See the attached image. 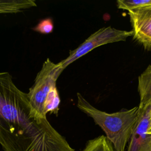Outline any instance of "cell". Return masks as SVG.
Masks as SVG:
<instances>
[{
    "mask_svg": "<svg viewBox=\"0 0 151 151\" xmlns=\"http://www.w3.org/2000/svg\"><path fill=\"white\" fill-rule=\"evenodd\" d=\"M77 96L78 108L102 129L114 150L124 151L139 116V106L109 113L94 107L80 93Z\"/></svg>",
    "mask_w": 151,
    "mask_h": 151,
    "instance_id": "1",
    "label": "cell"
},
{
    "mask_svg": "<svg viewBox=\"0 0 151 151\" xmlns=\"http://www.w3.org/2000/svg\"><path fill=\"white\" fill-rule=\"evenodd\" d=\"M64 70L60 63L55 64L47 58L27 93L32 106L44 117L48 113L57 116L60 98L56 81Z\"/></svg>",
    "mask_w": 151,
    "mask_h": 151,
    "instance_id": "2",
    "label": "cell"
},
{
    "mask_svg": "<svg viewBox=\"0 0 151 151\" xmlns=\"http://www.w3.org/2000/svg\"><path fill=\"white\" fill-rule=\"evenodd\" d=\"M132 35V30L117 29L110 26L103 27L92 34L77 48L70 51L68 57L60 63L65 69L69 64L94 48L107 44L124 41Z\"/></svg>",
    "mask_w": 151,
    "mask_h": 151,
    "instance_id": "3",
    "label": "cell"
},
{
    "mask_svg": "<svg viewBox=\"0 0 151 151\" xmlns=\"http://www.w3.org/2000/svg\"><path fill=\"white\" fill-rule=\"evenodd\" d=\"M150 115V105L139 107V116L129 139L127 151H151V134L148 133Z\"/></svg>",
    "mask_w": 151,
    "mask_h": 151,
    "instance_id": "4",
    "label": "cell"
},
{
    "mask_svg": "<svg viewBox=\"0 0 151 151\" xmlns=\"http://www.w3.org/2000/svg\"><path fill=\"white\" fill-rule=\"evenodd\" d=\"M134 40L145 48H151V5L128 11Z\"/></svg>",
    "mask_w": 151,
    "mask_h": 151,
    "instance_id": "5",
    "label": "cell"
},
{
    "mask_svg": "<svg viewBox=\"0 0 151 151\" xmlns=\"http://www.w3.org/2000/svg\"><path fill=\"white\" fill-rule=\"evenodd\" d=\"M137 84L140 97L139 107H147L151 101V65H148L139 76Z\"/></svg>",
    "mask_w": 151,
    "mask_h": 151,
    "instance_id": "6",
    "label": "cell"
},
{
    "mask_svg": "<svg viewBox=\"0 0 151 151\" xmlns=\"http://www.w3.org/2000/svg\"><path fill=\"white\" fill-rule=\"evenodd\" d=\"M36 6L33 0H0V14L18 13Z\"/></svg>",
    "mask_w": 151,
    "mask_h": 151,
    "instance_id": "7",
    "label": "cell"
},
{
    "mask_svg": "<svg viewBox=\"0 0 151 151\" xmlns=\"http://www.w3.org/2000/svg\"><path fill=\"white\" fill-rule=\"evenodd\" d=\"M83 151H115L112 144L103 135L88 140Z\"/></svg>",
    "mask_w": 151,
    "mask_h": 151,
    "instance_id": "8",
    "label": "cell"
},
{
    "mask_svg": "<svg viewBox=\"0 0 151 151\" xmlns=\"http://www.w3.org/2000/svg\"><path fill=\"white\" fill-rule=\"evenodd\" d=\"M32 29L42 34H50L52 32L54 29L53 21L50 18L43 19L41 20Z\"/></svg>",
    "mask_w": 151,
    "mask_h": 151,
    "instance_id": "9",
    "label": "cell"
},
{
    "mask_svg": "<svg viewBox=\"0 0 151 151\" xmlns=\"http://www.w3.org/2000/svg\"><path fill=\"white\" fill-rule=\"evenodd\" d=\"M148 133L151 134V115H150V123L149 128V130H148Z\"/></svg>",
    "mask_w": 151,
    "mask_h": 151,
    "instance_id": "10",
    "label": "cell"
},
{
    "mask_svg": "<svg viewBox=\"0 0 151 151\" xmlns=\"http://www.w3.org/2000/svg\"><path fill=\"white\" fill-rule=\"evenodd\" d=\"M150 112H151V101H150Z\"/></svg>",
    "mask_w": 151,
    "mask_h": 151,
    "instance_id": "11",
    "label": "cell"
}]
</instances>
